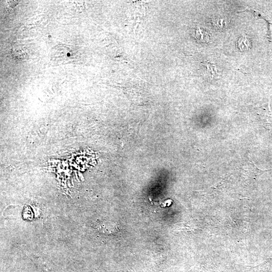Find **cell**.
I'll return each instance as SVG.
<instances>
[{
  "label": "cell",
  "instance_id": "3957f363",
  "mask_svg": "<svg viewBox=\"0 0 272 272\" xmlns=\"http://www.w3.org/2000/svg\"><path fill=\"white\" fill-rule=\"evenodd\" d=\"M207 71L209 74V75L213 78L215 76H217L218 75V68L213 64H212L210 62H206L205 63Z\"/></svg>",
  "mask_w": 272,
  "mask_h": 272
},
{
  "label": "cell",
  "instance_id": "7a4b0ae2",
  "mask_svg": "<svg viewBox=\"0 0 272 272\" xmlns=\"http://www.w3.org/2000/svg\"><path fill=\"white\" fill-rule=\"evenodd\" d=\"M238 47L241 50H249L250 47V41L246 36L243 35L238 41Z\"/></svg>",
  "mask_w": 272,
  "mask_h": 272
},
{
  "label": "cell",
  "instance_id": "277c9868",
  "mask_svg": "<svg viewBox=\"0 0 272 272\" xmlns=\"http://www.w3.org/2000/svg\"><path fill=\"white\" fill-rule=\"evenodd\" d=\"M9 3L10 4V6L15 7L18 4V1H9Z\"/></svg>",
  "mask_w": 272,
  "mask_h": 272
},
{
  "label": "cell",
  "instance_id": "6da1fadb",
  "mask_svg": "<svg viewBox=\"0 0 272 272\" xmlns=\"http://www.w3.org/2000/svg\"><path fill=\"white\" fill-rule=\"evenodd\" d=\"M258 115L262 121L263 126L270 127L272 121V111L271 110L270 102L258 109Z\"/></svg>",
  "mask_w": 272,
  "mask_h": 272
}]
</instances>
